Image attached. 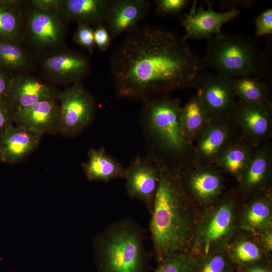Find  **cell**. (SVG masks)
<instances>
[{
    "label": "cell",
    "instance_id": "6da1fadb",
    "mask_svg": "<svg viewBox=\"0 0 272 272\" xmlns=\"http://www.w3.org/2000/svg\"><path fill=\"white\" fill-rule=\"evenodd\" d=\"M116 95L144 101L189 87L204 69L202 57L183 36L147 26L128 32L110 60Z\"/></svg>",
    "mask_w": 272,
    "mask_h": 272
},
{
    "label": "cell",
    "instance_id": "7a4b0ae2",
    "mask_svg": "<svg viewBox=\"0 0 272 272\" xmlns=\"http://www.w3.org/2000/svg\"><path fill=\"white\" fill-rule=\"evenodd\" d=\"M190 202L179 182L178 170L162 168L150 222L153 254L158 262L188 248L192 237Z\"/></svg>",
    "mask_w": 272,
    "mask_h": 272
},
{
    "label": "cell",
    "instance_id": "3957f363",
    "mask_svg": "<svg viewBox=\"0 0 272 272\" xmlns=\"http://www.w3.org/2000/svg\"><path fill=\"white\" fill-rule=\"evenodd\" d=\"M141 121L150 154L161 167L178 170L193 162V145L180 123V99L169 94L142 101Z\"/></svg>",
    "mask_w": 272,
    "mask_h": 272
},
{
    "label": "cell",
    "instance_id": "277c9868",
    "mask_svg": "<svg viewBox=\"0 0 272 272\" xmlns=\"http://www.w3.org/2000/svg\"><path fill=\"white\" fill-rule=\"evenodd\" d=\"M93 242L98 272H149L143 230L132 217L110 223Z\"/></svg>",
    "mask_w": 272,
    "mask_h": 272
},
{
    "label": "cell",
    "instance_id": "5b68a950",
    "mask_svg": "<svg viewBox=\"0 0 272 272\" xmlns=\"http://www.w3.org/2000/svg\"><path fill=\"white\" fill-rule=\"evenodd\" d=\"M202 60L204 69L231 78L262 79L267 66L266 54L256 40L239 34L222 32L209 40Z\"/></svg>",
    "mask_w": 272,
    "mask_h": 272
},
{
    "label": "cell",
    "instance_id": "8992f818",
    "mask_svg": "<svg viewBox=\"0 0 272 272\" xmlns=\"http://www.w3.org/2000/svg\"><path fill=\"white\" fill-rule=\"evenodd\" d=\"M59 106L60 132L66 137L77 135L86 128L95 117L96 105L91 94L81 82L60 91Z\"/></svg>",
    "mask_w": 272,
    "mask_h": 272
},
{
    "label": "cell",
    "instance_id": "52a82bcc",
    "mask_svg": "<svg viewBox=\"0 0 272 272\" xmlns=\"http://www.w3.org/2000/svg\"><path fill=\"white\" fill-rule=\"evenodd\" d=\"M67 22L59 11L43 10L31 5L24 9L23 39L38 49L57 48L64 42Z\"/></svg>",
    "mask_w": 272,
    "mask_h": 272
},
{
    "label": "cell",
    "instance_id": "ba28073f",
    "mask_svg": "<svg viewBox=\"0 0 272 272\" xmlns=\"http://www.w3.org/2000/svg\"><path fill=\"white\" fill-rule=\"evenodd\" d=\"M231 78L216 73L198 74L189 87L194 88L210 118L230 117L237 103Z\"/></svg>",
    "mask_w": 272,
    "mask_h": 272
},
{
    "label": "cell",
    "instance_id": "9c48e42d",
    "mask_svg": "<svg viewBox=\"0 0 272 272\" xmlns=\"http://www.w3.org/2000/svg\"><path fill=\"white\" fill-rule=\"evenodd\" d=\"M230 118L238 134L255 148L269 141L272 135L271 103L237 100Z\"/></svg>",
    "mask_w": 272,
    "mask_h": 272
},
{
    "label": "cell",
    "instance_id": "30bf717a",
    "mask_svg": "<svg viewBox=\"0 0 272 272\" xmlns=\"http://www.w3.org/2000/svg\"><path fill=\"white\" fill-rule=\"evenodd\" d=\"M162 168L150 155L135 157L125 168V188L128 196L141 201L150 214Z\"/></svg>",
    "mask_w": 272,
    "mask_h": 272
},
{
    "label": "cell",
    "instance_id": "8fae6325",
    "mask_svg": "<svg viewBox=\"0 0 272 272\" xmlns=\"http://www.w3.org/2000/svg\"><path fill=\"white\" fill-rule=\"evenodd\" d=\"M179 182L191 201L210 202L220 195L223 188L221 170L215 164H189L178 170Z\"/></svg>",
    "mask_w": 272,
    "mask_h": 272
},
{
    "label": "cell",
    "instance_id": "7c38bea8",
    "mask_svg": "<svg viewBox=\"0 0 272 272\" xmlns=\"http://www.w3.org/2000/svg\"><path fill=\"white\" fill-rule=\"evenodd\" d=\"M238 135L230 117L210 118L193 145V162L215 164L228 144Z\"/></svg>",
    "mask_w": 272,
    "mask_h": 272
},
{
    "label": "cell",
    "instance_id": "4fadbf2b",
    "mask_svg": "<svg viewBox=\"0 0 272 272\" xmlns=\"http://www.w3.org/2000/svg\"><path fill=\"white\" fill-rule=\"evenodd\" d=\"M196 1L192 3L189 12L182 19L181 23L185 30L183 38L194 39L210 40L222 33L224 24L237 17L240 12L232 9L223 12L213 10L210 2H207L208 9L202 5L196 6Z\"/></svg>",
    "mask_w": 272,
    "mask_h": 272
},
{
    "label": "cell",
    "instance_id": "5bb4252c",
    "mask_svg": "<svg viewBox=\"0 0 272 272\" xmlns=\"http://www.w3.org/2000/svg\"><path fill=\"white\" fill-rule=\"evenodd\" d=\"M42 70L50 80L62 84L81 82L90 71V63L84 55L71 50L56 51L45 56Z\"/></svg>",
    "mask_w": 272,
    "mask_h": 272
},
{
    "label": "cell",
    "instance_id": "9a60e30c",
    "mask_svg": "<svg viewBox=\"0 0 272 272\" xmlns=\"http://www.w3.org/2000/svg\"><path fill=\"white\" fill-rule=\"evenodd\" d=\"M15 125L37 133L55 134L60 132L59 106L57 100H47L15 110Z\"/></svg>",
    "mask_w": 272,
    "mask_h": 272
},
{
    "label": "cell",
    "instance_id": "2e32d148",
    "mask_svg": "<svg viewBox=\"0 0 272 272\" xmlns=\"http://www.w3.org/2000/svg\"><path fill=\"white\" fill-rule=\"evenodd\" d=\"M60 91L25 73L14 74L8 100L15 110L25 108L47 100H58Z\"/></svg>",
    "mask_w": 272,
    "mask_h": 272
},
{
    "label": "cell",
    "instance_id": "e0dca14e",
    "mask_svg": "<svg viewBox=\"0 0 272 272\" xmlns=\"http://www.w3.org/2000/svg\"><path fill=\"white\" fill-rule=\"evenodd\" d=\"M150 6L147 0H111L104 24L111 39L138 27L147 15Z\"/></svg>",
    "mask_w": 272,
    "mask_h": 272
},
{
    "label": "cell",
    "instance_id": "ac0fdd59",
    "mask_svg": "<svg viewBox=\"0 0 272 272\" xmlns=\"http://www.w3.org/2000/svg\"><path fill=\"white\" fill-rule=\"evenodd\" d=\"M42 136L11 125L0 135V161L7 164L22 161L35 149Z\"/></svg>",
    "mask_w": 272,
    "mask_h": 272
},
{
    "label": "cell",
    "instance_id": "d6986e66",
    "mask_svg": "<svg viewBox=\"0 0 272 272\" xmlns=\"http://www.w3.org/2000/svg\"><path fill=\"white\" fill-rule=\"evenodd\" d=\"M271 169L272 146L268 141L255 148L239 180L240 190L248 194L263 190L269 182Z\"/></svg>",
    "mask_w": 272,
    "mask_h": 272
},
{
    "label": "cell",
    "instance_id": "ffe728a7",
    "mask_svg": "<svg viewBox=\"0 0 272 272\" xmlns=\"http://www.w3.org/2000/svg\"><path fill=\"white\" fill-rule=\"evenodd\" d=\"M111 0H60L59 11L69 22L104 25Z\"/></svg>",
    "mask_w": 272,
    "mask_h": 272
},
{
    "label": "cell",
    "instance_id": "44dd1931",
    "mask_svg": "<svg viewBox=\"0 0 272 272\" xmlns=\"http://www.w3.org/2000/svg\"><path fill=\"white\" fill-rule=\"evenodd\" d=\"M88 156V161L82 165L89 180L108 183L111 180L124 178L125 168L114 157L108 155L104 148H91Z\"/></svg>",
    "mask_w": 272,
    "mask_h": 272
},
{
    "label": "cell",
    "instance_id": "7402d4cb",
    "mask_svg": "<svg viewBox=\"0 0 272 272\" xmlns=\"http://www.w3.org/2000/svg\"><path fill=\"white\" fill-rule=\"evenodd\" d=\"M255 148L239 134L225 148L215 165L240 180L247 167Z\"/></svg>",
    "mask_w": 272,
    "mask_h": 272
},
{
    "label": "cell",
    "instance_id": "603a6c76",
    "mask_svg": "<svg viewBox=\"0 0 272 272\" xmlns=\"http://www.w3.org/2000/svg\"><path fill=\"white\" fill-rule=\"evenodd\" d=\"M22 2L0 0V40L21 43L24 38Z\"/></svg>",
    "mask_w": 272,
    "mask_h": 272
},
{
    "label": "cell",
    "instance_id": "cb8c5ba5",
    "mask_svg": "<svg viewBox=\"0 0 272 272\" xmlns=\"http://www.w3.org/2000/svg\"><path fill=\"white\" fill-rule=\"evenodd\" d=\"M180 118L184 135L192 145H193L210 119L196 94L181 106Z\"/></svg>",
    "mask_w": 272,
    "mask_h": 272
},
{
    "label": "cell",
    "instance_id": "d4e9b609",
    "mask_svg": "<svg viewBox=\"0 0 272 272\" xmlns=\"http://www.w3.org/2000/svg\"><path fill=\"white\" fill-rule=\"evenodd\" d=\"M231 85L238 100L247 102H271L267 86L261 79L250 77L231 78Z\"/></svg>",
    "mask_w": 272,
    "mask_h": 272
},
{
    "label": "cell",
    "instance_id": "484cf974",
    "mask_svg": "<svg viewBox=\"0 0 272 272\" xmlns=\"http://www.w3.org/2000/svg\"><path fill=\"white\" fill-rule=\"evenodd\" d=\"M230 201L226 200L219 207L206 227L204 233L206 255L212 243L226 235L230 229L233 219Z\"/></svg>",
    "mask_w": 272,
    "mask_h": 272
},
{
    "label": "cell",
    "instance_id": "4316f807",
    "mask_svg": "<svg viewBox=\"0 0 272 272\" xmlns=\"http://www.w3.org/2000/svg\"><path fill=\"white\" fill-rule=\"evenodd\" d=\"M32 61L28 52L20 43L0 40V67L17 73L30 68Z\"/></svg>",
    "mask_w": 272,
    "mask_h": 272
},
{
    "label": "cell",
    "instance_id": "83f0119b",
    "mask_svg": "<svg viewBox=\"0 0 272 272\" xmlns=\"http://www.w3.org/2000/svg\"><path fill=\"white\" fill-rule=\"evenodd\" d=\"M258 196L251 202L245 216L247 225L254 229L265 227L271 218L268 195L263 193Z\"/></svg>",
    "mask_w": 272,
    "mask_h": 272
},
{
    "label": "cell",
    "instance_id": "f1b7e54d",
    "mask_svg": "<svg viewBox=\"0 0 272 272\" xmlns=\"http://www.w3.org/2000/svg\"><path fill=\"white\" fill-rule=\"evenodd\" d=\"M158 263L154 272H197L195 261L186 252L172 254Z\"/></svg>",
    "mask_w": 272,
    "mask_h": 272
},
{
    "label": "cell",
    "instance_id": "f546056e",
    "mask_svg": "<svg viewBox=\"0 0 272 272\" xmlns=\"http://www.w3.org/2000/svg\"><path fill=\"white\" fill-rule=\"evenodd\" d=\"M236 259L241 263H249L258 259L260 252L258 246L249 241L239 243L234 249Z\"/></svg>",
    "mask_w": 272,
    "mask_h": 272
},
{
    "label": "cell",
    "instance_id": "4dcf8cb0",
    "mask_svg": "<svg viewBox=\"0 0 272 272\" xmlns=\"http://www.w3.org/2000/svg\"><path fill=\"white\" fill-rule=\"evenodd\" d=\"M74 40L76 43L90 53L93 52L96 46L94 37V29L92 27L86 24L77 23Z\"/></svg>",
    "mask_w": 272,
    "mask_h": 272
},
{
    "label": "cell",
    "instance_id": "1f68e13d",
    "mask_svg": "<svg viewBox=\"0 0 272 272\" xmlns=\"http://www.w3.org/2000/svg\"><path fill=\"white\" fill-rule=\"evenodd\" d=\"M158 15L165 16L168 14L180 13L189 3L187 0H157L154 1Z\"/></svg>",
    "mask_w": 272,
    "mask_h": 272
},
{
    "label": "cell",
    "instance_id": "d6a6232c",
    "mask_svg": "<svg viewBox=\"0 0 272 272\" xmlns=\"http://www.w3.org/2000/svg\"><path fill=\"white\" fill-rule=\"evenodd\" d=\"M255 36L272 34V9H268L259 14L255 19Z\"/></svg>",
    "mask_w": 272,
    "mask_h": 272
},
{
    "label": "cell",
    "instance_id": "836d02e7",
    "mask_svg": "<svg viewBox=\"0 0 272 272\" xmlns=\"http://www.w3.org/2000/svg\"><path fill=\"white\" fill-rule=\"evenodd\" d=\"M15 110L8 100L0 101V135L14 123Z\"/></svg>",
    "mask_w": 272,
    "mask_h": 272
},
{
    "label": "cell",
    "instance_id": "e575fe53",
    "mask_svg": "<svg viewBox=\"0 0 272 272\" xmlns=\"http://www.w3.org/2000/svg\"><path fill=\"white\" fill-rule=\"evenodd\" d=\"M227 262L222 254L210 258L203 265L200 272H226Z\"/></svg>",
    "mask_w": 272,
    "mask_h": 272
},
{
    "label": "cell",
    "instance_id": "d590c367",
    "mask_svg": "<svg viewBox=\"0 0 272 272\" xmlns=\"http://www.w3.org/2000/svg\"><path fill=\"white\" fill-rule=\"evenodd\" d=\"M95 44L102 51L108 48L111 40L109 33L104 25H99L94 30Z\"/></svg>",
    "mask_w": 272,
    "mask_h": 272
},
{
    "label": "cell",
    "instance_id": "8d00e7d4",
    "mask_svg": "<svg viewBox=\"0 0 272 272\" xmlns=\"http://www.w3.org/2000/svg\"><path fill=\"white\" fill-rule=\"evenodd\" d=\"M0 67V101L8 100L12 80L14 75Z\"/></svg>",
    "mask_w": 272,
    "mask_h": 272
},
{
    "label": "cell",
    "instance_id": "74e56055",
    "mask_svg": "<svg viewBox=\"0 0 272 272\" xmlns=\"http://www.w3.org/2000/svg\"><path fill=\"white\" fill-rule=\"evenodd\" d=\"M30 4L38 9L46 11H59L60 0H32Z\"/></svg>",
    "mask_w": 272,
    "mask_h": 272
},
{
    "label": "cell",
    "instance_id": "f35d334b",
    "mask_svg": "<svg viewBox=\"0 0 272 272\" xmlns=\"http://www.w3.org/2000/svg\"><path fill=\"white\" fill-rule=\"evenodd\" d=\"M219 3L222 8H229V10H230L237 9L236 7L239 6L250 7L254 4V2L252 1H222Z\"/></svg>",
    "mask_w": 272,
    "mask_h": 272
},
{
    "label": "cell",
    "instance_id": "ab89813d",
    "mask_svg": "<svg viewBox=\"0 0 272 272\" xmlns=\"http://www.w3.org/2000/svg\"><path fill=\"white\" fill-rule=\"evenodd\" d=\"M243 272H269L266 268L261 266H254L246 268Z\"/></svg>",
    "mask_w": 272,
    "mask_h": 272
},
{
    "label": "cell",
    "instance_id": "60d3db41",
    "mask_svg": "<svg viewBox=\"0 0 272 272\" xmlns=\"http://www.w3.org/2000/svg\"><path fill=\"white\" fill-rule=\"evenodd\" d=\"M265 245L269 250L272 248V235L271 233L269 232L266 234L264 239Z\"/></svg>",
    "mask_w": 272,
    "mask_h": 272
}]
</instances>
